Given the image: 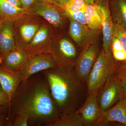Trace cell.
<instances>
[{
	"label": "cell",
	"mask_w": 126,
	"mask_h": 126,
	"mask_svg": "<svg viewBox=\"0 0 126 126\" xmlns=\"http://www.w3.org/2000/svg\"><path fill=\"white\" fill-rule=\"evenodd\" d=\"M18 115L27 117L29 126H47L61 116L47 79L41 72L20 84L12 98L7 126Z\"/></svg>",
	"instance_id": "1"
},
{
	"label": "cell",
	"mask_w": 126,
	"mask_h": 126,
	"mask_svg": "<svg viewBox=\"0 0 126 126\" xmlns=\"http://www.w3.org/2000/svg\"><path fill=\"white\" fill-rule=\"evenodd\" d=\"M41 72L47 79L61 116L77 111L84 97L86 84L80 80L74 66H58Z\"/></svg>",
	"instance_id": "2"
},
{
	"label": "cell",
	"mask_w": 126,
	"mask_h": 126,
	"mask_svg": "<svg viewBox=\"0 0 126 126\" xmlns=\"http://www.w3.org/2000/svg\"><path fill=\"white\" fill-rule=\"evenodd\" d=\"M119 65L112 54L102 48L86 83L87 95L97 93L109 77L116 73Z\"/></svg>",
	"instance_id": "3"
},
{
	"label": "cell",
	"mask_w": 126,
	"mask_h": 126,
	"mask_svg": "<svg viewBox=\"0 0 126 126\" xmlns=\"http://www.w3.org/2000/svg\"><path fill=\"white\" fill-rule=\"evenodd\" d=\"M81 51L64 30L55 34L50 53L58 66H74Z\"/></svg>",
	"instance_id": "4"
},
{
	"label": "cell",
	"mask_w": 126,
	"mask_h": 126,
	"mask_svg": "<svg viewBox=\"0 0 126 126\" xmlns=\"http://www.w3.org/2000/svg\"><path fill=\"white\" fill-rule=\"evenodd\" d=\"M46 21L43 18L30 12L13 20L16 47L24 49Z\"/></svg>",
	"instance_id": "5"
},
{
	"label": "cell",
	"mask_w": 126,
	"mask_h": 126,
	"mask_svg": "<svg viewBox=\"0 0 126 126\" xmlns=\"http://www.w3.org/2000/svg\"><path fill=\"white\" fill-rule=\"evenodd\" d=\"M29 11L43 18L57 32L67 30L68 28L69 20L64 11L56 5L38 1Z\"/></svg>",
	"instance_id": "6"
},
{
	"label": "cell",
	"mask_w": 126,
	"mask_h": 126,
	"mask_svg": "<svg viewBox=\"0 0 126 126\" xmlns=\"http://www.w3.org/2000/svg\"><path fill=\"white\" fill-rule=\"evenodd\" d=\"M125 95L116 73L111 75L97 93L98 101L101 111L111 108Z\"/></svg>",
	"instance_id": "7"
},
{
	"label": "cell",
	"mask_w": 126,
	"mask_h": 126,
	"mask_svg": "<svg viewBox=\"0 0 126 126\" xmlns=\"http://www.w3.org/2000/svg\"><path fill=\"white\" fill-rule=\"evenodd\" d=\"M57 32L51 25L46 21L23 49L28 57L50 53L52 41Z\"/></svg>",
	"instance_id": "8"
},
{
	"label": "cell",
	"mask_w": 126,
	"mask_h": 126,
	"mask_svg": "<svg viewBox=\"0 0 126 126\" xmlns=\"http://www.w3.org/2000/svg\"><path fill=\"white\" fill-rule=\"evenodd\" d=\"M67 17L69 20L68 33L81 50L87 46L99 42L102 30L93 29Z\"/></svg>",
	"instance_id": "9"
},
{
	"label": "cell",
	"mask_w": 126,
	"mask_h": 126,
	"mask_svg": "<svg viewBox=\"0 0 126 126\" xmlns=\"http://www.w3.org/2000/svg\"><path fill=\"white\" fill-rule=\"evenodd\" d=\"M99 42L87 46L81 50L75 64L78 76L86 84L101 50Z\"/></svg>",
	"instance_id": "10"
},
{
	"label": "cell",
	"mask_w": 126,
	"mask_h": 126,
	"mask_svg": "<svg viewBox=\"0 0 126 126\" xmlns=\"http://www.w3.org/2000/svg\"><path fill=\"white\" fill-rule=\"evenodd\" d=\"M57 66L50 53L41 54L29 58L19 74L24 80L34 74Z\"/></svg>",
	"instance_id": "11"
},
{
	"label": "cell",
	"mask_w": 126,
	"mask_h": 126,
	"mask_svg": "<svg viewBox=\"0 0 126 126\" xmlns=\"http://www.w3.org/2000/svg\"><path fill=\"white\" fill-rule=\"evenodd\" d=\"M97 93L87 94L83 103L76 111L82 119L84 126H94L101 111L97 97Z\"/></svg>",
	"instance_id": "12"
},
{
	"label": "cell",
	"mask_w": 126,
	"mask_h": 126,
	"mask_svg": "<svg viewBox=\"0 0 126 126\" xmlns=\"http://www.w3.org/2000/svg\"><path fill=\"white\" fill-rule=\"evenodd\" d=\"M113 122L126 126V95L111 108L101 111L94 126H108Z\"/></svg>",
	"instance_id": "13"
},
{
	"label": "cell",
	"mask_w": 126,
	"mask_h": 126,
	"mask_svg": "<svg viewBox=\"0 0 126 126\" xmlns=\"http://www.w3.org/2000/svg\"><path fill=\"white\" fill-rule=\"evenodd\" d=\"M102 19V48L108 53L111 54V43L113 24L109 7V0H98Z\"/></svg>",
	"instance_id": "14"
},
{
	"label": "cell",
	"mask_w": 126,
	"mask_h": 126,
	"mask_svg": "<svg viewBox=\"0 0 126 126\" xmlns=\"http://www.w3.org/2000/svg\"><path fill=\"white\" fill-rule=\"evenodd\" d=\"M23 81L19 72H14L0 66V85L8 95L10 105L13 95Z\"/></svg>",
	"instance_id": "15"
},
{
	"label": "cell",
	"mask_w": 126,
	"mask_h": 126,
	"mask_svg": "<svg viewBox=\"0 0 126 126\" xmlns=\"http://www.w3.org/2000/svg\"><path fill=\"white\" fill-rule=\"evenodd\" d=\"M13 20H2L0 26V56L2 59L16 47Z\"/></svg>",
	"instance_id": "16"
},
{
	"label": "cell",
	"mask_w": 126,
	"mask_h": 126,
	"mask_svg": "<svg viewBox=\"0 0 126 126\" xmlns=\"http://www.w3.org/2000/svg\"><path fill=\"white\" fill-rule=\"evenodd\" d=\"M28 59L24 50L16 47L2 59L0 66L14 72H19Z\"/></svg>",
	"instance_id": "17"
},
{
	"label": "cell",
	"mask_w": 126,
	"mask_h": 126,
	"mask_svg": "<svg viewBox=\"0 0 126 126\" xmlns=\"http://www.w3.org/2000/svg\"><path fill=\"white\" fill-rule=\"evenodd\" d=\"M84 15L88 27L94 30H102V19L98 0H85Z\"/></svg>",
	"instance_id": "18"
},
{
	"label": "cell",
	"mask_w": 126,
	"mask_h": 126,
	"mask_svg": "<svg viewBox=\"0 0 126 126\" xmlns=\"http://www.w3.org/2000/svg\"><path fill=\"white\" fill-rule=\"evenodd\" d=\"M109 7L113 24L126 30V0H109Z\"/></svg>",
	"instance_id": "19"
},
{
	"label": "cell",
	"mask_w": 126,
	"mask_h": 126,
	"mask_svg": "<svg viewBox=\"0 0 126 126\" xmlns=\"http://www.w3.org/2000/svg\"><path fill=\"white\" fill-rule=\"evenodd\" d=\"M23 8H19L12 5L7 0H0V18L2 20H14L20 16L28 12Z\"/></svg>",
	"instance_id": "20"
},
{
	"label": "cell",
	"mask_w": 126,
	"mask_h": 126,
	"mask_svg": "<svg viewBox=\"0 0 126 126\" xmlns=\"http://www.w3.org/2000/svg\"><path fill=\"white\" fill-rule=\"evenodd\" d=\"M47 126H84L82 119L76 111L61 116Z\"/></svg>",
	"instance_id": "21"
},
{
	"label": "cell",
	"mask_w": 126,
	"mask_h": 126,
	"mask_svg": "<svg viewBox=\"0 0 126 126\" xmlns=\"http://www.w3.org/2000/svg\"><path fill=\"white\" fill-rule=\"evenodd\" d=\"M111 52L113 58L119 65L126 64V53L122 43L117 37L113 35L111 43Z\"/></svg>",
	"instance_id": "22"
},
{
	"label": "cell",
	"mask_w": 126,
	"mask_h": 126,
	"mask_svg": "<svg viewBox=\"0 0 126 126\" xmlns=\"http://www.w3.org/2000/svg\"><path fill=\"white\" fill-rule=\"evenodd\" d=\"M86 4L85 0H69L63 8L65 14L84 11Z\"/></svg>",
	"instance_id": "23"
},
{
	"label": "cell",
	"mask_w": 126,
	"mask_h": 126,
	"mask_svg": "<svg viewBox=\"0 0 126 126\" xmlns=\"http://www.w3.org/2000/svg\"><path fill=\"white\" fill-rule=\"evenodd\" d=\"M113 35L119 39L126 53V30L117 24L113 25Z\"/></svg>",
	"instance_id": "24"
},
{
	"label": "cell",
	"mask_w": 126,
	"mask_h": 126,
	"mask_svg": "<svg viewBox=\"0 0 126 126\" xmlns=\"http://www.w3.org/2000/svg\"><path fill=\"white\" fill-rule=\"evenodd\" d=\"M116 73L126 95V64H120Z\"/></svg>",
	"instance_id": "25"
},
{
	"label": "cell",
	"mask_w": 126,
	"mask_h": 126,
	"mask_svg": "<svg viewBox=\"0 0 126 126\" xmlns=\"http://www.w3.org/2000/svg\"><path fill=\"white\" fill-rule=\"evenodd\" d=\"M7 126H29L28 118L24 115H17L12 119Z\"/></svg>",
	"instance_id": "26"
},
{
	"label": "cell",
	"mask_w": 126,
	"mask_h": 126,
	"mask_svg": "<svg viewBox=\"0 0 126 126\" xmlns=\"http://www.w3.org/2000/svg\"><path fill=\"white\" fill-rule=\"evenodd\" d=\"M0 106H7L9 107V110L10 106V100L8 95L3 91L0 85Z\"/></svg>",
	"instance_id": "27"
},
{
	"label": "cell",
	"mask_w": 126,
	"mask_h": 126,
	"mask_svg": "<svg viewBox=\"0 0 126 126\" xmlns=\"http://www.w3.org/2000/svg\"><path fill=\"white\" fill-rule=\"evenodd\" d=\"M22 8L29 11L30 9L38 1L36 0H20Z\"/></svg>",
	"instance_id": "28"
},
{
	"label": "cell",
	"mask_w": 126,
	"mask_h": 126,
	"mask_svg": "<svg viewBox=\"0 0 126 126\" xmlns=\"http://www.w3.org/2000/svg\"><path fill=\"white\" fill-rule=\"evenodd\" d=\"M9 121V113H5L0 115V126H7Z\"/></svg>",
	"instance_id": "29"
},
{
	"label": "cell",
	"mask_w": 126,
	"mask_h": 126,
	"mask_svg": "<svg viewBox=\"0 0 126 126\" xmlns=\"http://www.w3.org/2000/svg\"><path fill=\"white\" fill-rule=\"evenodd\" d=\"M69 0H53V4L63 8Z\"/></svg>",
	"instance_id": "30"
},
{
	"label": "cell",
	"mask_w": 126,
	"mask_h": 126,
	"mask_svg": "<svg viewBox=\"0 0 126 126\" xmlns=\"http://www.w3.org/2000/svg\"><path fill=\"white\" fill-rule=\"evenodd\" d=\"M12 5L19 8H22L20 0H7Z\"/></svg>",
	"instance_id": "31"
},
{
	"label": "cell",
	"mask_w": 126,
	"mask_h": 126,
	"mask_svg": "<svg viewBox=\"0 0 126 126\" xmlns=\"http://www.w3.org/2000/svg\"><path fill=\"white\" fill-rule=\"evenodd\" d=\"M9 107L7 106H0V115L5 113H9Z\"/></svg>",
	"instance_id": "32"
},
{
	"label": "cell",
	"mask_w": 126,
	"mask_h": 126,
	"mask_svg": "<svg viewBox=\"0 0 126 126\" xmlns=\"http://www.w3.org/2000/svg\"><path fill=\"white\" fill-rule=\"evenodd\" d=\"M38 1H41V2H47V3L53 4V0H36Z\"/></svg>",
	"instance_id": "33"
},
{
	"label": "cell",
	"mask_w": 126,
	"mask_h": 126,
	"mask_svg": "<svg viewBox=\"0 0 126 126\" xmlns=\"http://www.w3.org/2000/svg\"><path fill=\"white\" fill-rule=\"evenodd\" d=\"M2 20L0 18V26L1 24V23H2Z\"/></svg>",
	"instance_id": "34"
}]
</instances>
